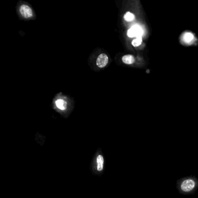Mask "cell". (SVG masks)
Here are the masks:
<instances>
[{
	"mask_svg": "<svg viewBox=\"0 0 198 198\" xmlns=\"http://www.w3.org/2000/svg\"><path fill=\"white\" fill-rule=\"evenodd\" d=\"M104 158L102 155L99 154L96 158V169L99 172L102 171L104 168Z\"/></svg>",
	"mask_w": 198,
	"mask_h": 198,
	"instance_id": "5",
	"label": "cell"
},
{
	"mask_svg": "<svg viewBox=\"0 0 198 198\" xmlns=\"http://www.w3.org/2000/svg\"><path fill=\"white\" fill-rule=\"evenodd\" d=\"M142 34H143V31L142 30V28L138 25L132 27L127 32V36L131 38L134 37H137V38L141 37Z\"/></svg>",
	"mask_w": 198,
	"mask_h": 198,
	"instance_id": "2",
	"label": "cell"
},
{
	"mask_svg": "<svg viewBox=\"0 0 198 198\" xmlns=\"http://www.w3.org/2000/svg\"><path fill=\"white\" fill-rule=\"evenodd\" d=\"M56 105L61 110H64L67 108V102L63 100H58L56 101Z\"/></svg>",
	"mask_w": 198,
	"mask_h": 198,
	"instance_id": "7",
	"label": "cell"
},
{
	"mask_svg": "<svg viewBox=\"0 0 198 198\" xmlns=\"http://www.w3.org/2000/svg\"><path fill=\"white\" fill-rule=\"evenodd\" d=\"M124 18L125 20H126V21L131 22V21H133V20L134 19L135 16L134 15V14H133L130 12H128L125 14L124 16Z\"/></svg>",
	"mask_w": 198,
	"mask_h": 198,
	"instance_id": "8",
	"label": "cell"
},
{
	"mask_svg": "<svg viewBox=\"0 0 198 198\" xmlns=\"http://www.w3.org/2000/svg\"><path fill=\"white\" fill-rule=\"evenodd\" d=\"M196 183L192 179H187L181 183V189L184 192H190L195 188Z\"/></svg>",
	"mask_w": 198,
	"mask_h": 198,
	"instance_id": "1",
	"label": "cell"
},
{
	"mask_svg": "<svg viewBox=\"0 0 198 198\" xmlns=\"http://www.w3.org/2000/svg\"><path fill=\"white\" fill-rule=\"evenodd\" d=\"M142 42V39L141 37H138L132 41V45L134 47H138L141 44Z\"/></svg>",
	"mask_w": 198,
	"mask_h": 198,
	"instance_id": "10",
	"label": "cell"
},
{
	"mask_svg": "<svg viewBox=\"0 0 198 198\" xmlns=\"http://www.w3.org/2000/svg\"><path fill=\"white\" fill-rule=\"evenodd\" d=\"M193 35L191 33H187L184 34L183 36V39H184V41L187 43H189L193 40Z\"/></svg>",
	"mask_w": 198,
	"mask_h": 198,
	"instance_id": "9",
	"label": "cell"
},
{
	"mask_svg": "<svg viewBox=\"0 0 198 198\" xmlns=\"http://www.w3.org/2000/svg\"><path fill=\"white\" fill-rule=\"evenodd\" d=\"M122 61L127 65H131L134 63L135 58L133 55H126L123 56L122 58Z\"/></svg>",
	"mask_w": 198,
	"mask_h": 198,
	"instance_id": "6",
	"label": "cell"
},
{
	"mask_svg": "<svg viewBox=\"0 0 198 198\" xmlns=\"http://www.w3.org/2000/svg\"><path fill=\"white\" fill-rule=\"evenodd\" d=\"M108 56L105 53H102L98 57L96 60V65L100 68L104 67L108 64Z\"/></svg>",
	"mask_w": 198,
	"mask_h": 198,
	"instance_id": "4",
	"label": "cell"
},
{
	"mask_svg": "<svg viewBox=\"0 0 198 198\" xmlns=\"http://www.w3.org/2000/svg\"><path fill=\"white\" fill-rule=\"evenodd\" d=\"M21 15L25 18H29L33 16V11L31 8L27 5H22L19 8Z\"/></svg>",
	"mask_w": 198,
	"mask_h": 198,
	"instance_id": "3",
	"label": "cell"
}]
</instances>
